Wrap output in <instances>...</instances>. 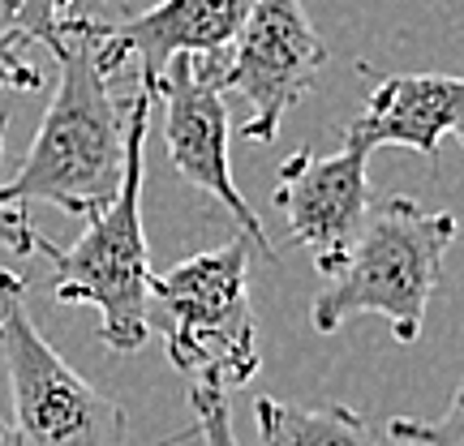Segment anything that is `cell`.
I'll list each match as a JSON object with an SVG mask.
<instances>
[{
  "instance_id": "obj_5",
  "label": "cell",
  "mask_w": 464,
  "mask_h": 446,
  "mask_svg": "<svg viewBox=\"0 0 464 446\" xmlns=\"http://www.w3.org/2000/svg\"><path fill=\"white\" fill-rule=\"evenodd\" d=\"M0 361L14 386L9 446H125L130 413L44 339L14 270H0Z\"/></svg>"
},
{
  "instance_id": "obj_12",
  "label": "cell",
  "mask_w": 464,
  "mask_h": 446,
  "mask_svg": "<svg viewBox=\"0 0 464 446\" xmlns=\"http://www.w3.org/2000/svg\"><path fill=\"white\" fill-rule=\"evenodd\" d=\"M69 17L73 14H61V0H0V43L14 52L44 43L56 52L69 34Z\"/></svg>"
},
{
  "instance_id": "obj_10",
  "label": "cell",
  "mask_w": 464,
  "mask_h": 446,
  "mask_svg": "<svg viewBox=\"0 0 464 446\" xmlns=\"http://www.w3.org/2000/svg\"><path fill=\"white\" fill-rule=\"evenodd\" d=\"M357 147H404L439 159L443 138L464 147V78L451 73H382L365 112L344 129Z\"/></svg>"
},
{
  "instance_id": "obj_11",
  "label": "cell",
  "mask_w": 464,
  "mask_h": 446,
  "mask_svg": "<svg viewBox=\"0 0 464 446\" xmlns=\"http://www.w3.org/2000/svg\"><path fill=\"white\" fill-rule=\"evenodd\" d=\"M258 442L263 446H379L370 421L357 416L344 403H284L263 395L254 403Z\"/></svg>"
},
{
  "instance_id": "obj_3",
  "label": "cell",
  "mask_w": 464,
  "mask_h": 446,
  "mask_svg": "<svg viewBox=\"0 0 464 446\" xmlns=\"http://www.w3.org/2000/svg\"><path fill=\"white\" fill-rule=\"evenodd\" d=\"M456 232L460 219L451 211H426L413 198H387L374 206L340 270L310 305L314 331L335 335L348 318L374 314L387 322L396 344H413Z\"/></svg>"
},
{
  "instance_id": "obj_13",
  "label": "cell",
  "mask_w": 464,
  "mask_h": 446,
  "mask_svg": "<svg viewBox=\"0 0 464 446\" xmlns=\"http://www.w3.org/2000/svg\"><path fill=\"white\" fill-rule=\"evenodd\" d=\"M387 438H396L404 446H464V378L443 416H434V421L396 416V421H387Z\"/></svg>"
},
{
  "instance_id": "obj_15",
  "label": "cell",
  "mask_w": 464,
  "mask_h": 446,
  "mask_svg": "<svg viewBox=\"0 0 464 446\" xmlns=\"http://www.w3.org/2000/svg\"><path fill=\"white\" fill-rule=\"evenodd\" d=\"M5 133H9V112H0V159H5ZM34 241H39V232H34L26 206L5 202V185H0V249L26 258V253H34Z\"/></svg>"
},
{
  "instance_id": "obj_17",
  "label": "cell",
  "mask_w": 464,
  "mask_h": 446,
  "mask_svg": "<svg viewBox=\"0 0 464 446\" xmlns=\"http://www.w3.org/2000/svg\"><path fill=\"white\" fill-rule=\"evenodd\" d=\"M73 5H78V0H61V14H73Z\"/></svg>"
},
{
  "instance_id": "obj_8",
  "label": "cell",
  "mask_w": 464,
  "mask_h": 446,
  "mask_svg": "<svg viewBox=\"0 0 464 446\" xmlns=\"http://www.w3.org/2000/svg\"><path fill=\"white\" fill-rule=\"evenodd\" d=\"M365 159H370V150L344 138V147L335 155L297 150L280 164L276 206L288 223L293 245L310 249L318 275H327V280L340 270L357 232L365 228V219L374 211Z\"/></svg>"
},
{
  "instance_id": "obj_6",
  "label": "cell",
  "mask_w": 464,
  "mask_h": 446,
  "mask_svg": "<svg viewBox=\"0 0 464 446\" xmlns=\"http://www.w3.org/2000/svg\"><path fill=\"white\" fill-rule=\"evenodd\" d=\"M327 48L301 0H254L228 61L219 69L224 95H241V138L271 142L284 116L318 86Z\"/></svg>"
},
{
  "instance_id": "obj_7",
  "label": "cell",
  "mask_w": 464,
  "mask_h": 446,
  "mask_svg": "<svg viewBox=\"0 0 464 446\" xmlns=\"http://www.w3.org/2000/svg\"><path fill=\"white\" fill-rule=\"evenodd\" d=\"M219 69L224 61H198V56H177L168 65L164 82L155 103H164V142L168 159L177 167L185 185L202 189L207 198H216L237 223L241 236L263 258H276V245L266 241L263 219L254 215V206L241 198V189L232 181L228 167V103H224V86H219Z\"/></svg>"
},
{
  "instance_id": "obj_1",
  "label": "cell",
  "mask_w": 464,
  "mask_h": 446,
  "mask_svg": "<svg viewBox=\"0 0 464 446\" xmlns=\"http://www.w3.org/2000/svg\"><path fill=\"white\" fill-rule=\"evenodd\" d=\"M95 43L100 22L78 14L69 17L65 43L52 52L61 65V82L26 159L5 185V202H44L65 215L95 219L116 198L125 176V116L116 112L108 90L112 73L100 65Z\"/></svg>"
},
{
  "instance_id": "obj_9",
  "label": "cell",
  "mask_w": 464,
  "mask_h": 446,
  "mask_svg": "<svg viewBox=\"0 0 464 446\" xmlns=\"http://www.w3.org/2000/svg\"><path fill=\"white\" fill-rule=\"evenodd\" d=\"M249 5L254 0H160L116 26H100V43H95L100 65L116 73L125 61H138V78H142L138 90L155 100L177 56L228 61L249 17Z\"/></svg>"
},
{
  "instance_id": "obj_16",
  "label": "cell",
  "mask_w": 464,
  "mask_h": 446,
  "mask_svg": "<svg viewBox=\"0 0 464 446\" xmlns=\"http://www.w3.org/2000/svg\"><path fill=\"white\" fill-rule=\"evenodd\" d=\"M0 86H17V90H39L44 73L22 61V52H0Z\"/></svg>"
},
{
  "instance_id": "obj_2",
  "label": "cell",
  "mask_w": 464,
  "mask_h": 446,
  "mask_svg": "<svg viewBox=\"0 0 464 446\" xmlns=\"http://www.w3.org/2000/svg\"><path fill=\"white\" fill-rule=\"evenodd\" d=\"M150 95L138 90L125 108V176L116 198L95 219H86V232L69 249L52 245L48 236L34 241V253H44L56 266L52 297L61 305H86L100 314V339L112 352H138L147 344L150 322V249L142 232V150L150 129Z\"/></svg>"
},
{
  "instance_id": "obj_4",
  "label": "cell",
  "mask_w": 464,
  "mask_h": 446,
  "mask_svg": "<svg viewBox=\"0 0 464 446\" xmlns=\"http://www.w3.org/2000/svg\"><path fill=\"white\" fill-rule=\"evenodd\" d=\"M249 236L194 253L150 280V331L164 335L168 361L194 378V386H216L228 395L246 386L258 369V322L249 305Z\"/></svg>"
},
{
  "instance_id": "obj_14",
  "label": "cell",
  "mask_w": 464,
  "mask_h": 446,
  "mask_svg": "<svg viewBox=\"0 0 464 446\" xmlns=\"http://www.w3.org/2000/svg\"><path fill=\"white\" fill-rule=\"evenodd\" d=\"M189 403H194V416H198L194 433L202 438V446H237L228 395L224 391H216V386H189Z\"/></svg>"
},
{
  "instance_id": "obj_18",
  "label": "cell",
  "mask_w": 464,
  "mask_h": 446,
  "mask_svg": "<svg viewBox=\"0 0 464 446\" xmlns=\"http://www.w3.org/2000/svg\"><path fill=\"white\" fill-rule=\"evenodd\" d=\"M5 438H9V425H5V421H0V446H5Z\"/></svg>"
},
{
  "instance_id": "obj_19",
  "label": "cell",
  "mask_w": 464,
  "mask_h": 446,
  "mask_svg": "<svg viewBox=\"0 0 464 446\" xmlns=\"http://www.w3.org/2000/svg\"><path fill=\"white\" fill-rule=\"evenodd\" d=\"M0 52H14V48H5V43H0Z\"/></svg>"
}]
</instances>
